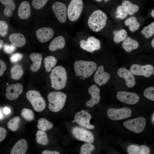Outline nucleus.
<instances>
[{
	"label": "nucleus",
	"instance_id": "nucleus-1",
	"mask_svg": "<svg viewBox=\"0 0 154 154\" xmlns=\"http://www.w3.org/2000/svg\"><path fill=\"white\" fill-rule=\"evenodd\" d=\"M52 87L56 90L62 89L66 86L67 80L66 72L61 66H57L52 70L50 75Z\"/></svg>",
	"mask_w": 154,
	"mask_h": 154
},
{
	"label": "nucleus",
	"instance_id": "nucleus-2",
	"mask_svg": "<svg viewBox=\"0 0 154 154\" xmlns=\"http://www.w3.org/2000/svg\"><path fill=\"white\" fill-rule=\"evenodd\" d=\"M96 64L91 61L79 60L74 64V70L76 76H82L84 78L90 77L96 71Z\"/></svg>",
	"mask_w": 154,
	"mask_h": 154
},
{
	"label": "nucleus",
	"instance_id": "nucleus-3",
	"mask_svg": "<svg viewBox=\"0 0 154 154\" xmlns=\"http://www.w3.org/2000/svg\"><path fill=\"white\" fill-rule=\"evenodd\" d=\"M107 16L102 11L96 10L94 11L89 16L88 22L90 28L93 31L99 32L105 27Z\"/></svg>",
	"mask_w": 154,
	"mask_h": 154
},
{
	"label": "nucleus",
	"instance_id": "nucleus-4",
	"mask_svg": "<svg viewBox=\"0 0 154 154\" xmlns=\"http://www.w3.org/2000/svg\"><path fill=\"white\" fill-rule=\"evenodd\" d=\"M48 107L52 112H57L60 111L64 107L66 99V96L60 92L53 91L48 95Z\"/></svg>",
	"mask_w": 154,
	"mask_h": 154
},
{
	"label": "nucleus",
	"instance_id": "nucleus-5",
	"mask_svg": "<svg viewBox=\"0 0 154 154\" xmlns=\"http://www.w3.org/2000/svg\"><path fill=\"white\" fill-rule=\"evenodd\" d=\"M26 96L35 111L39 112L44 109L46 107L45 101L38 91L29 90L27 92Z\"/></svg>",
	"mask_w": 154,
	"mask_h": 154
},
{
	"label": "nucleus",
	"instance_id": "nucleus-6",
	"mask_svg": "<svg viewBox=\"0 0 154 154\" xmlns=\"http://www.w3.org/2000/svg\"><path fill=\"white\" fill-rule=\"evenodd\" d=\"M83 7L82 0H71L67 9V16L69 19L72 21L78 20L81 13Z\"/></svg>",
	"mask_w": 154,
	"mask_h": 154
},
{
	"label": "nucleus",
	"instance_id": "nucleus-7",
	"mask_svg": "<svg viewBox=\"0 0 154 154\" xmlns=\"http://www.w3.org/2000/svg\"><path fill=\"white\" fill-rule=\"evenodd\" d=\"M146 120L143 117H140L125 121L124 126L127 129L136 133L141 132L146 124Z\"/></svg>",
	"mask_w": 154,
	"mask_h": 154
},
{
	"label": "nucleus",
	"instance_id": "nucleus-8",
	"mask_svg": "<svg viewBox=\"0 0 154 154\" xmlns=\"http://www.w3.org/2000/svg\"><path fill=\"white\" fill-rule=\"evenodd\" d=\"M131 111L127 107H123L119 109L110 108L107 111L108 117L114 121L126 119L130 117L131 115Z\"/></svg>",
	"mask_w": 154,
	"mask_h": 154
},
{
	"label": "nucleus",
	"instance_id": "nucleus-9",
	"mask_svg": "<svg viewBox=\"0 0 154 154\" xmlns=\"http://www.w3.org/2000/svg\"><path fill=\"white\" fill-rule=\"evenodd\" d=\"M71 132L74 137L79 141L90 143H92L94 141L93 134L84 128L75 126L72 128Z\"/></svg>",
	"mask_w": 154,
	"mask_h": 154
},
{
	"label": "nucleus",
	"instance_id": "nucleus-10",
	"mask_svg": "<svg viewBox=\"0 0 154 154\" xmlns=\"http://www.w3.org/2000/svg\"><path fill=\"white\" fill-rule=\"evenodd\" d=\"M92 116L90 114L85 111L82 110L76 113L74 116V119L72 122L77 123L80 126L85 128L92 129L95 127L90 124V121Z\"/></svg>",
	"mask_w": 154,
	"mask_h": 154
},
{
	"label": "nucleus",
	"instance_id": "nucleus-11",
	"mask_svg": "<svg viewBox=\"0 0 154 154\" xmlns=\"http://www.w3.org/2000/svg\"><path fill=\"white\" fill-rule=\"evenodd\" d=\"M130 71L133 74L137 76H142L149 77L153 73L154 68L149 64L141 65L137 64L132 65L130 68Z\"/></svg>",
	"mask_w": 154,
	"mask_h": 154
},
{
	"label": "nucleus",
	"instance_id": "nucleus-12",
	"mask_svg": "<svg viewBox=\"0 0 154 154\" xmlns=\"http://www.w3.org/2000/svg\"><path fill=\"white\" fill-rule=\"evenodd\" d=\"M80 43L81 48L91 53L101 48L100 41L93 36L89 37L86 40H81Z\"/></svg>",
	"mask_w": 154,
	"mask_h": 154
},
{
	"label": "nucleus",
	"instance_id": "nucleus-13",
	"mask_svg": "<svg viewBox=\"0 0 154 154\" xmlns=\"http://www.w3.org/2000/svg\"><path fill=\"white\" fill-rule=\"evenodd\" d=\"M116 97L120 101L131 105L135 104L139 99V96L137 94L124 91L118 92Z\"/></svg>",
	"mask_w": 154,
	"mask_h": 154
},
{
	"label": "nucleus",
	"instance_id": "nucleus-14",
	"mask_svg": "<svg viewBox=\"0 0 154 154\" xmlns=\"http://www.w3.org/2000/svg\"><path fill=\"white\" fill-rule=\"evenodd\" d=\"M52 10L55 14V17L61 23L65 22L67 18V8L63 3L56 2L52 6Z\"/></svg>",
	"mask_w": 154,
	"mask_h": 154
},
{
	"label": "nucleus",
	"instance_id": "nucleus-15",
	"mask_svg": "<svg viewBox=\"0 0 154 154\" xmlns=\"http://www.w3.org/2000/svg\"><path fill=\"white\" fill-rule=\"evenodd\" d=\"M5 96L10 100H14L17 99L21 94L23 90L22 85L19 83L10 85L6 88Z\"/></svg>",
	"mask_w": 154,
	"mask_h": 154
},
{
	"label": "nucleus",
	"instance_id": "nucleus-16",
	"mask_svg": "<svg viewBox=\"0 0 154 154\" xmlns=\"http://www.w3.org/2000/svg\"><path fill=\"white\" fill-rule=\"evenodd\" d=\"M117 74L120 78L124 79L127 87L132 88L135 86V78L130 71L125 68L122 67L118 70Z\"/></svg>",
	"mask_w": 154,
	"mask_h": 154
},
{
	"label": "nucleus",
	"instance_id": "nucleus-17",
	"mask_svg": "<svg viewBox=\"0 0 154 154\" xmlns=\"http://www.w3.org/2000/svg\"><path fill=\"white\" fill-rule=\"evenodd\" d=\"M88 91L91 97L90 100L86 102V105L87 107L92 108L100 102V90L96 85L93 84L89 88Z\"/></svg>",
	"mask_w": 154,
	"mask_h": 154
},
{
	"label": "nucleus",
	"instance_id": "nucleus-18",
	"mask_svg": "<svg viewBox=\"0 0 154 154\" xmlns=\"http://www.w3.org/2000/svg\"><path fill=\"white\" fill-rule=\"evenodd\" d=\"M110 76L108 73L104 71V67L100 66L98 68L94 76V82L99 86L106 84L110 79Z\"/></svg>",
	"mask_w": 154,
	"mask_h": 154
},
{
	"label": "nucleus",
	"instance_id": "nucleus-19",
	"mask_svg": "<svg viewBox=\"0 0 154 154\" xmlns=\"http://www.w3.org/2000/svg\"><path fill=\"white\" fill-rule=\"evenodd\" d=\"M54 34L53 30L48 27L41 28L36 31V35L38 40L42 43L49 40L53 37Z\"/></svg>",
	"mask_w": 154,
	"mask_h": 154
},
{
	"label": "nucleus",
	"instance_id": "nucleus-20",
	"mask_svg": "<svg viewBox=\"0 0 154 154\" xmlns=\"http://www.w3.org/2000/svg\"><path fill=\"white\" fill-rule=\"evenodd\" d=\"M28 143L24 139H21L18 141L11 149V154H25L28 148Z\"/></svg>",
	"mask_w": 154,
	"mask_h": 154
},
{
	"label": "nucleus",
	"instance_id": "nucleus-21",
	"mask_svg": "<svg viewBox=\"0 0 154 154\" xmlns=\"http://www.w3.org/2000/svg\"><path fill=\"white\" fill-rule=\"evenodd\" d=\"M30 5L27 1L22 2L20 4L17 11L19 17L23 19L28 18L31 15Z\"/></svg>",
	"mask_w": 154,
	"mask_h": 154
},
{
	"label": "nucleus",
	"instance_id": "nucleus-22",
	"mask_svg": "<svg viewBox=\"0 0 154 154\" xmlns=\"http://www.w3.org/2000/svg\"><path fill=\"white\" fill-rule=\"evenodd\" d=\"M9 38L12 44L17 47H23L26 42L25 37L20 33L12 34L9 35Z\"/></svg>",
	"mask_w": 154,
	"mask_h": 154
},
{
	"label": "nucleus",
	"instance_id": "nucleus-23",
	"mask_svg": "<svg viewBox=\"0 0 154 154\" xmlns=\"http://www.w3.org/2000/svg\"><path fill=\"white\" fill-rule=\"evenodd\" d=\"M42 57V55L40 53H33L30 54V58L33 62L30 67L32 71L36 72L40 69Z\"/></svg>",
	"mask_w": 154,
	"mask_h": 154
},
{
	"label": "nucleus",
	"instance_id": "nucleus-24",
	"mask_svg": "<svg viewBox=\"0 0 154 154\" xmlns=\"http://www.w3.org/2000/svg\"><path fill=\"white\" fill-rule=\"evenodd\" d=\"M127 151L129 154H148L150 152V150L146 145L138 146L131 145L128 146Z\"/></svg>",
	"mask_w": 154,
	"mask_h": 154
},
{
	"label": "nucleus",
	"instance_id": "nucleus-25",
	"mask_svg": "<svg viewBox=\"0 0 154 154\" xmlns=\"http://www.w3.org/2000/svg\"><path fill=\"white\" fill-rule=\"evenodd\" d=\"M65 44L64 37L59 36L55 38L51 41L49 46V49L50 51H54L58 49H62L64 47Z\"/></svg>",
	"mask_w": 154,
	"mask_h": 154
},
{
	"label": "nucleus",
	"instance_id": "nucleus-26",
	"mask_svg": "<svg viewBox=\"0 0 154 154\" xmlns=\"http://www.w3.org/2000/svg\"><path fill=\"white\" fill-rule=\"evenodd\" d=\"M122 45L124 50L127 53H129L137 49L139 46V43L135 40L128 37L123 41Z\"/></svg>",
	"mask_w": 154,
	"mask_h": 154
},
{
	"label": "nucleus",
	"instance_id": "nucleus-27",
	"mask_svg": "<svg viewBox=\"0 0 154 154\" xmlns=\"http://www.w3.org/2000/svg\"><path fill=\"white\" fill-rule=\"evenodd\" d=\"M0 2L5 6L3 13L8 17H11L12 15V10H14L15 6L14 0H0Z\"/></svg>",
	"mask_w": 154,
	"mask_h": 154
},
{
	"label": "nucleus",
	"instance_id": "nucleus-28",
	"mask_svg": "<svg viewBox=\"0 0 154 154\" xmlns=\"http://www.w3.org/2000/svg\"><path fill=\"white\" fill-rule=\"evenodd\" d=\"M11 77L13 79L18 80L20 79L23 74V70L21 66L19 64L14 65L10 70Z\"/></svg>",
	"mask_w": 154,
	"mask_h": 154
},
{
	"label": "nucleus",
	"instance_id": "nucleus-29",
	"mask_svg": "<svg viewBox=\"0 0 154 154\" xmlns=\"http://www.w3.org/2000/svg\"><path fill=\"white\" fill-rule=\"evenodd\" d=\"M124 24L125 25L129 26V30L132 32L137 30L140 26L139 23L134 17H130L126 19L125 21Z\"/></svg>",
	"mask_w": 154,
	"mask_h": 154
},
{
	"label": "nucleus",
	"instance_id": "nucleus-30",
	"mask_svg": "<svg viewBox=\"0 0 154 154\" xmlns=\"http://www.w3.org/2000/svg\"><path fill=\"white\" fill-rule=\"evenodd\" d=\"M122 6L125 9L130 15H133L139 10V7L137 5L133 4L128 0L123 1Z\"/></svg>",
	"mask_w": 154,
	"mask_h": 154
},
{
	"label": "nucleus",
	"instance_id": "nucleus-31",
	"mask_svg": "<svg viewBox=\"0 0 154 154\" xmlns=\"http://www.w3.org/2000/svg\"><path fill=\"white\" fill-rule=\"evenodd\" d=\"M36 140L39 144L46 145L48 144L49 140L46 133L41 130L38 131L36 134Z\"/></svg>",
	"mask_w": 154,
	"mask_h": 154
},
{
	"label": "nucleus",
	"instance_id": "nucleus-32",
	"mask_svg": "<svg viewBox=\"0 0 154 154\" xmlns=\"http://www.w3.org/2000/svg\"><path fill=\"white\" fill-rule=\"evenodd\" d=\"M53 124L45 118H40L38 121L37 127L39 130L45 131L51 129L53 127Z\"/></svg>",
	"mask_w": 154,
	"mask_h": 154
},
{
	"label": "nucleus",
	"instance_id": "nucleus-33",
	"mask_svg": "<svg viewBox=\"0 0 154 154\" xmlns=\"http://www.w3.org/2000/svg\"><path fill=\"white\" fill-rule=\"evenodd\" d=\"M56 58L53 56H49L45 58L44 60V66L46 72H49L56 65Z\"/></svg>",
	"mask_w": 154,
	"mask_h": 154
},
{
	"label": "nucleus",
	"instance_id": "nucleus-34",
	"mask_svg": "<svg viewBox=\"0 0 154 154\" xmlns=\"http://www.w3.org/2000/svg\"><path fill=\"white\" fill-rule=\"evenodd\" d=\"M114 35V40L116 43H119L123 41L127 37V33L124 29L115 31L113 32Z\"/></svg>",
	"mask_w": 154,
	"mask_h": 154
},
{
	"label": "nucleus",
	"instance_id": "nucleus-35",
	"mask_svg": "<svg viewBox=\"0 0 154 154\" xmlns=\"http://www.w3.org/2000/svg\"><path fill=\"white\" fill-rule=\"evenodd\" d=\"M141 33L147 38H149L154 34V22L145 27L141 31Z\"/></svg>",
	"mask_w": 154,
	"mask_h": 154
},
{
	"label": "nucleus",
	"instance_id": "nucleus-36",
	"mask_svg": "<svg viewBox=\"0 0 154 154\" xmlns=\"http://www.w3.org/2000/svg\"><path fill=\"white\" fill-rule=\"evenodd\" d=\"M20 121V118L18 116H15L12 118L8 122V128L13 131H15L17 130Z\"/></svg>",
	"mask_w": 154,
	"mask_h": 154
},
{
	"label": "nucleus",
	"instance_id": "nucleus-37",
	"mask_svg": "<svg viewBox=\"0 0 154 154\" xmlns=\"http://www.w3.org/2000/svg\"><path fill=\"white\" fill-rule=\"evenodd\" d=\"M21 115L25 119L28 121L33 120L34 118L33 112L27 108H23L22 110Z\"/></svg>",
	"mask_w": 154,
	"mask_h": 154
},
{
	"label": "nucleus",
	"instance_id": "nucleus-38",
	"mask_svg": "<svg viewBox=\"0 0 154 154\" xmlns=\"http://www.w3.org/2000/svg\"><path fill=\"white\" fill-rule=\"evenodd\" d=\"M90 143H87L82 145L80 148V154H90L94 149L93 145Z\"/></svg>",
	"mask_w": 154,
	"mask_h": 154
},
{
	"label": "nucleus",
	"instance_id": "nucleus-39",
	"mask_svg": "<svg viewBox=\"0 0 154 154\" xmlns=\"http://www.w3.org/2000/svg\"><path fill=\"white\" fill-rule=\"evenodd\" d=\"M128 14L126 10L122 6H119L117 7L116 16L117 18L124 19L127 17Z\"/></svg>",
	"mask_w": 154,
	"mask_h": 154
},
{
	"label": "nucleus",
	"instance_id": "nucleus-40",
	"mask_svg": "<svg viewBox=\"0 0 154 154\" xmlns=\"http://www.w3.org/2000/svg\"><path fill=\"white\" fill-rule=\"evenodd\" d=\"M143 94L146 98L154 101V87H149L146 88Z\"/></svg>",
	"mask_w": 154,
	"mask_h": 154
},
{
	"label": "nucleus",
	"instance_id": "nucleus-41",
	"mask_svg": "<svg viewBox=\"0 0 154 154\" xmlns=\"http://www.w3.org/2000/svg\"><path fill=\"white\" fill-rule=\"evenodd\" d=\"M8 25L7 23L4 21H0V35L2 37H4L7 34Z\"/></svg>",
	"mask_w": 154,
	"mask_h": 154
},
{
	"label": "nucleus",
	"instance_id": "nucleus-42",
	"mask_svg": "<svg viewBox=\"0 0 154 154\" xmlns=\"http://www.w3.org/2000/svg\"><path fill=\"white\" fill-rule=\"evenodd\" d=\"M48 0H33L32 5L35 9H39L42 8Z\"/></svg>",
	"mask_w": 154,
	"mask_h": 154
},
{
	"label": "nucleus",
	"instance_id": "nucleus-43",
	"mask_svg": "<svg viewBox=\"0 0 154 154\" xmlns=\"http://www.w3.org/2000/svg\"><path fill=\"white\" fill-rule=\"evenodd\" d=\"M3 50L5 52L8 54H11L15 50L16 48L13 44H5L3 46Z\"/></svg>",
	"mask_w": 154,
	"mask_h": 154
},
{
	"label": "nucleus",
	"instance_id": "nucleus-44",
	"mask_svg": "<svg viewBox=\"0 0 154 154\" xmlns=\"http://www.w3.org/2000/svg\"><path fill=\"white\" fill-rule=\"evenodd\" d=\"M23 57V55L20 53H15L13 54L10 58L11 61L13 63H16L20 60Z\"/></svg>",
	"mask_w": 154,
	"mask_h": 154
},
{
	"label": "nucleus",
	"instance_id": "nucleus-45",
	"mask_svg": "<svg viewBox=\"0 0 154 154\" xmlns=\"http://www.w3.org/2000/svg\"><path fill=\"white\" fill-rule=\"evenodd\" d=\"M7 131L6 129L1 127H0V142L3 141L6 135Z\"/></svg>",
	"mask_w": 154,
	"mask_h": 154
},
{
	"label": "nucleus",
	"instance_id": "nucleus-46",
	"mask_svg": "<svg viewBox=\"0 0 154 154\" xmlns=\"http://www.w3.org/2000/svg\"><path fill=\"white\" fill-rule=\"evenodd\" d=\"M0 76H2L4 72L6 69V66L5 62L3 60H0Z\"/></svg>",
	"mask_w": 154,
	"mask_h": 154
},
{
	"label": "nucleus",
	"instance_id": "nucleus-47",
	"mask_svg": "<svg viewBox=\"0 0 154 154\" xmlns=\"http://www.w3.org/2000/svg\"><path fill=\"white\" fill-rule=\"evenodd\" d=\"M42 154H60L59 152L54 151H51L48 150H44L42 151Z\"/></svg>",
	"mask_w": 154,
	"mask_h": 154
},
{
	"label": "nucleus",
	"instance_id": "nucleus-48",
	"mask_svg": "<svg viewBox=\"0 0 154 154\" xmlns=\"http://www.w3.org/2000/svg\"><path fill=\"white\" fill-rule=\"evenodd\" d=\"M3 112L5 114L7 115L10 112L11 110L8 107H5L3 109Z\"/></svg>",
	"mask_w": 154,
	"mask_h": 154
},
{
	"label": "nucleus",
	"instance_id": "nucleus-49",
	"mask_svg": "<svg viewBox=\"0 0 154 154\" xmlns=\"http://www.w3.org/2000/svg\"><path fill=\"white\" fill-rule=\"evenodd\" d=\"M3 41L2 40L0 39V49H1L3 46Z\"/></svg>",
	"mask_w": 154,
	"mask_h": 154
},
{
	"label": "nucleus",
	"instance_id": "nucleus-50",
	"mask_svg": "<svg viewBox=\"0 0 154 154\" xmlns=\"http://www.w3.org/2000/svg\"><path fill=\"white\" fill-rule=\"evenodd\" d=\"M151 45L152 47L154 48V38L152 39L151 42Z\"/></svg>",
	"mask_w": 154,
	"mask_h": 154
},
{
	"label": "nucleus",
	"instance_id": "nucleus-51",
	"mask_svg": "<svg viewBox=\"0 0 154 154\" xmlns=\"http://www.w3.org/2000/svg\"><path fill=\"white\" fill-rule=\"evenodd\" d=\"M3 118V115L2 113V112H1V111L0 110V120H2Z\"/></svg>",
	"mask_w": 154,
	"mask_h": 154
},
{
	"label": "nucleus",
	"instance_id": "nucleus-52",
	"mask_svg": "<svg viewBox=\"0 0 154 154\" xmlns=\"http://www.w3.org/2000/svg\"><path fill=\"white\" fill-rule=\"evenodd\" d=\"M151 15L154 18V9L151 11Z\"/></svg>",
	"mask_w": 154,
	"mask_h": 154
},
{
	"label": "nucleus",
	"instance_id": "nucleus-53",
	"mask_svg": "<svg viewBox=\"0 0 154 154\" xmlns=\"http://www.w3.org/2000/svg\"><path fill=\"white\" fill-rule=\"evenodd\" d=\"M95 0L98 2H100L102 1V0Z\"/></svg>",
	"mask_w": 154,
	"mask_h": 154
},
{
	"label": "nucleus",
	"instance_id": "nucleus-54",
	"mask_svg": "<svg viewBox=\"0 0 154 154\" xmlns=\"http://www.w3.org/2000/svg\"><path fill=\"white\" fill-rule=\"evenodd\" d=\"M105 2L108 1L109 0H104Z\"/></svg>",
	"mask_w": 154,
	"mask_h": 154
},
{
	"label": "nucleus",
	"instance_id": "nucleus-55",
	"mask_svg": "<svg viewBox=\"0 0 154 154\" xmlns=\"http://www.w3.org/2000/svg\"><path fill=\"white\" fill-rule=\"evenodd\" d=\"M153 75H154V71L153 72Z\"/></svg>",
	"mask_w": 154,
	"mask_h": 154
}]
</instances>
